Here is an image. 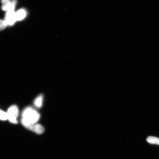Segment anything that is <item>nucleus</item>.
Listing matches in <instances>:
<instances>
[{
    "instance_id": "obj_6",
    "label": "nucleus",
    "mask_w": 159,
    "mask_h": 159,
    "mask_svg": "<svg viewBox=\"0 0 159 159\" xmlns=\"http://www.w3.org/2000/svg\"><path fill=\"white\" fill-rule=\"evenodd\" d=\"M16 17L17 21H20L23 20L26 16V12L24 9H20L16 12Z\"/></svg>"
},
{
    "instance_id": "obj_3",
    "label": "nucleus",
    "mask_w": 159,
    "mask_h": 159,
    "mask_svg": "<svg viewBox=\"0 0 159 159\" xmlns=\"http://www.w3.org/2000/svg\"><path fill=\"white\" fill-rule=\"evenodd\" d=\"M23 126L26 128L38 134H43L45 130L44 128L41 125L37 124V123L36 124L25 125H23Z\"/></svg>"
},
{
    "instance_id": "obj_2",
    "label": "nucleus",
    "mask_w": 159,
    "mask_h": 159,
    "mask_svg": "<svg viewBox=\"0 0 159 159\" xmlns=\"http://www.w3.org/2000/svg\"><path fill=\"white\" fill-rule=\"evenodd\" d=\"M7 114V119L10 122L13 124H17V118L19 115L18 108L15 105H12L8 109Z\"/></svg>"
},
{
    "instance_id": "obj_4",
    "label": "nucleus",
    "mask_w": 159,
    "mask_h": 159,
    "mask_svg": "<svg viewBox=\"0 0 159 159\" xmlns=\"http://www.w3.org/2000/svg\"><path fill=\"white\" fill-rule=\"evenodd\" d=\"M4 20L7 25L12 26L14 25L16 21V12L13 11H7Z\"/></svg>"
},
{
    "instance_id": "obj_7",
    "label": "nucleus",
    "mask_w": 159,
    "mask_h": 159,
    "mask_svg": "<svg viewBox=\"0 0 159 159\" xmlns=\"http://www.w3.org/2000/svg\"><path fill=\"white\" fill-rule=\"evenodd\" d=\"M147 141L149 143L159 145V138L153 136H149L147 139Z\"/></svg>"
},
{
    "instance_id": "obj_10",
    "label": "nucleus",
    "mask_w": 159,
    "mask_h": 159,
    "mask_svg": "<svg viewBox=\"0 0 159 159\" xmlns=\"http://www.w3.org/2000/svg\"><path fill=\"white\" fill-rule=\"evenodd\" d=\"M7 26V23L5 20L0 19V31L5 29Z\"/></svg>"
},
{
    "instance_id": "obj_8",
    "label": "nucleus",
    "mask_w": 159,
    "mask_h": 159,
    "mask_svg": "<svg viewBox=\"0 0 159 159\" xmlns=\"http://www.w3.org/2000/svg\"><path fill=\"white\" fill-rule=\"evenodd\" d=\"M43 100V97L41 95L35 99L34 102L35 106L38 108H40L42 106Z\"/></svg>"
},
{
    "instance_id": "obj_5",
    "label": "nucleus",
    "mask_w": 159,
    "mask_h": 159,
    "mask_svg": "<svg viewBox=\"0 0 159 159\" xmlns=\"http://www.w3.org/2000/svg\"><path fill=\"white\" fill-rule=\"evenodd\" d=\"M17 3L16 0H11L9 2L3 4L1 7L3 11H14Z\"/></svg>"
},
{
    "instance_id": "obj_9",
    "label": "nucleus",
    "mask_w": 159,
    "mask_h": 159,
    "mask_svg": "<svg viewBox=\"0 0 159 159\" xmlns=\"http://www.w3.org/2000/svg\"><path fill=\"white\" fill-rule=\"evenodd\" d=\"M7 119V112L0 110V120H6Z\"/></svg>"
},
{
    "instance_id": "obj_1",
    "label": "nucleus",
    "mask_w": 159,
    "mask_h": 159,
    "mask_svg": "<svg viewBox=\"0 0 159 159\" xmlns=\"http://www.w3.org/2000/svg\"><path fill=\"white\" fill-rule=\"evenodd\" d=\"M40 117L39 113L31 107H27L23 111L22 114L21 123L23 125L36 124Z\"/></svg>"
},
{
    "instance_id": "obj_11",
    "label": "nucleus",
    "mask_w": 159,
    "mask_h": 159,
    "mask_svg": "<svg viewBox=\"0 0 159 159\" xmlns=\"http://www.w3.org/2000/svg\"><path fill=\"white\" fill-rule=\"evenodd\" d=\"M11 0H1V3L2 4H4L9 2L11 1Z\"/></svg>"
}]
</instances>
